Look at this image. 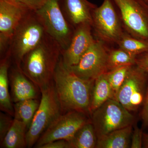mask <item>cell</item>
<instances>
[{
	"label": "cell",
	"instance_id": "6da1fadb",
	"mask_svg": "<svg viewBox=\"0 0 148 148\" xmlns=\"http://www.w3.org/2000/svg\"><path fill=\"white\" fill-rule=\"evenodd\" d=\"M94 82L78 77L65 65L61 56L56 69L53 82L63 113L76 111L90 115Z\"/></svg>",
	"mask_w": 148,
	"mask_h": 148
},
{
	"label": "cell",
	"instance_id": "7a4b0ae2",
	"mask_svg": "<svg viewBox=\"0 0 148 148\" xmlns=\"http://www.w3.org/2000/svg\"><path fill=\"white\" fill-rule=\"evenodd\" d=\"M62 52L57 42L46 34L42 41L24 56L20 69L40 89L53 82Z\"/></svg>",
	"mask_w": 148,
	"mask_h": 148
},
{
	"label": "cell",
	"instance_id": "3957f363",
	"mask_svg": "<svg viewBox=\"0 0 148 148\" xmlns=\"http://www.w3.org/2000/svg\"><path fill=\"white\" fill-rule=\"evenodd\" d=\"M46 34L35 12H28L15 29L6 53L14 65L20 68L24 56L42 41Z\"/></svg>",
	"mask_w": 148,
	"mask_h": 148
},
{
	"label": "cell",
	"instance_id": "277c9868",
	"mask_svg": "<svg viewBox=\"0 0 148 148\" xmlns=\"http://www.w3.org/2000/svg\"><path fill=\"white\" fill-rule=\"evenodd\" d=\"M41 98L31 126L27 131V147H34L43 133L63 113L53 82L40 89Z\"/></svg>",
	"mask_w": 148,
	"mask_h": 148
},
{
	"label": "cell",
	"instance_id": "5b68a950",
	"mask_svg": "<svg viewBox=\"0 0 148 148\" xmlns=\"http://www.w3.org/2000/svg\"><path fill=\"white\" fill-rule=\"evenodd\" d=\"M35 13L46 33L57 42L62 51L66 50L71 40L75 28L64 15L61 8V0H47L43 6Z\"/></svg>",
	"mask_w": 148,
	"mask_h": 148
},
{
	"label": "cell",
	"instance_id": "8992f818",
	"mask_svg": "<svg viewBox=\"0 0 148 148\" xmlns=\"http://www.w3.org/2000/svg\"><path fill=\"white\" fill-rule=\"evenodd\" d=\"M97 139L110 132L132 125L134 116L116 100L110 99L90 114Z\"/></svg>",
	"mask_w": 148,
	"mask_h": 148
},
{
	"label": "cell",
	"instance_id": "52a82bcc",
	"mask_svg": "<svg viewBox=\"0 0 148 148\" xmlns=\"http://www.w3.org/2000/svg\"><path fill=\"white\" fill-rule=\"evenodd\" d=\"M148 73L137 66L131 67L115 97L130 112L143 106L148 83Z\"/></svg>",
	"mask_w": 148,
	"mask_h": 148
},
{
	"label": "cell",
	"instance_id": "ba28073f",
	"mask_svg": "<svg viewBox=\"0 0 148 148\" xmlns=\"http://www.w3.org/2000/svg\"><path fill=\"white\" fill-rule=\"evenodd\" d=\"M88 115L76 111L61 114L40 137L34 147L40 148L55 140H70L82 126L91 121Z\"/></svg>",
	"mask_w": 148,
	"mask_h": 148
},
{
	"label": "cell",
	"instance_id": "9c48e42d",
	"mask_svg": "<svg viewBox=\"0 0 148 148\" xmlns=\"http://www.w3.org/2000/svg\"><path fill=\"white\" fill-rule=\"evenodd\" d=\"M109 51L101 40H95L75 66L69 67L78 77L85 80L94 81L108 71Z\"/></svg>",
	"mask_w": 148,
	"mask_h": 148
},
{
	"label": "cell",
	"instance_id": "30bf717a",
	"mask_svg": "<svg viewBox=\"0 0 148 148\" xmlns=\"http://www.w3.org/2000/svg\"><path fill=\"white\" fill-rule=\"evenodd\" d=\"M117 6L127 31L148 40V3L144 0H112Z\"/></svg>",
	"mask_w": 148,
	"mask_h": 148
},
{
	"label": "cell",
	"instance_id": "8fae6325",
	"mask_svg": "<svg viewBox=\"0 0 148 148\" xmlns=\"http://www.w3.org/2000/svg\"><path fill=\"white\" fill-rule=\"evenodd\" d=\"M92 25L102 41L117 43L124 34L112 0H104L92 13Z\"/></svg>",
	"mask_w": 148,
	"mask_h": 148
},
{
	"label": "cell",
	"instance_id": "7c38bea8",
	"mask_svg": "<svg viewBox=\"0 0 148 148\" xmlns=\"http://www.w3.org/2000/svg\"><path fill=\"white\" fill-rule=\"evenodd\" d=\"M30 11L8 0H0V53L5 56L16 27Z\"/></svg>",
	"mask_w": 148,
	"mask_h": 148
},
{
	"label": "cell",
	"instance_id": "4fadbf2b",
	"mask_svg": "<svg viewBox=\"0 0 148 148\" xmlns=\"http://www.w3.org/2000/svg\"><path fill=\"white\" fill-rule=\"evenodd\" d=\"M92 25L83 23L75 28L73 34L66 50L62 51L64 64L68 67L76 65L95 40L91 33Z\"/></svg>",
	"mask_w": 148,
	"mask_h": 148
},
{
	"label": "cell",
	"instance_id": "5bb4252c",
	"mask_svg": "<svg viewBox=\"0 0 148 148\" xmlns=\"http://www.w3.org/2000/svg\"><path fill=\"white\" fill-rule=\"evenodd\" d=\"M10 95L14 103L29 99H37L38 87L15 66L9 73Z\"/></svg>",
	"mask_w": 148,
	"mask_h": 148
},
{
	"label": "cell",
	"instance_id": "9a60e30c",
	"mask_svg": "<svg viewBox=\"0 0 148 148\" xmlns=\"http://www.w3.org/2000/svg\"><path fill=\"white\" fill-rule=\"evenodd\" d=\"M62 10L73 27L83 23L92 25V13L96 7L87 0H61Z\"/></svg>",
	"mask_w": 148,
	"mask_h": 148
},
{
	"label": "cell",
	"instance_id": "2e32d148",
	"mask_svg": "<svg viewBox=\"0 0 148 148\" xmlns=\"http://www.w3.org/2000/svg\"><path fill=\"white\" fill-rule=\"evenodd\" d=\"M11 59L7 53L1 58L0 63V109L1 111L10 115L14 117V105L9 90V69Z\"/></svg>",
	"mask_w": 148,
	"mask_h": 148
},
{
	"label": "cell",
	"instance_id": "e0dca14e",
	"mask_svg": "<svg viewBox=\"0 0 148 148\" xmlns=\"http://www.w3.org/2000/svg\"><path fill=\"white\" fill-rule=\"evenodd\" d=\"M132 131L130 125L110 132L97 139L95 148H129Z\"/></svg>",
	"mask_w": 148,
	"mask_h": 148
},
{
	"label": "cell",
	"instance_id": "ac0fdd59",
	"mask_svg": "<svg viewBox=\"0 0 148 148\" xmlns=\"http://www.w3.org/2000/svg\"><path fill=\"white\" fill-rule=\"evenodd\" d=\"M28 129L23 122L14 119L12 125L3 141L1 148L27 147V133Z\"/></svg>",
	"mask_w": 148,
	"mask_h": 148
},
{
	"label": "cell",
	"instance_id": "d6986e66",
	"mask_svg": "<svg viewBox=\"0 0 148 148\" xmlns=\"http://www.w3.org/2000/svg\"><path fill=\"white\" fill-rule=\"evenodd\" d=\"M110 99H114L113 95L105 73L94 81L90 101V115Z\"/></svg>",
	"mask_w": 148,
	"mask_h": 148
},
{
	"label": "cell",
	"instance_id": "ffe728a7",
	"mask_svg": "<svg viewBox=\"0 0 148 148\" xmlns=\"http://www.w3.org/2000/svg\"><path fill=\"white\" fill-rule=\"evenodd\" d=\"M69 148L96 147L97 138L90 121L82 126L70 140H67Z\"/></svg>",
	"mask_w": 148,
	"mask_h": 148
},
{
	"label": "cell",
	"instance_id": "44dd1931",
	"mask_svg": "<svg viewBox=\"0 0 148 148\" xmlns=\"http://www.w3.org/2000/svg\"><path fill=\"white\" fill-rule=\"evenodd\" d=\"M40 103L37 99H27L14 103V118L24 122L29 130Z\"/></svg>",
	"mask_w": 148,
	"mask_h": 148
},
{
	"label": "cell",
	"instance_id": "7402d4cb",
	"mask_svg": "<svg viewBox=\"0 0 148 148\" xmlns=\"http://www.w3.org/2000/svg\"><path fill=\"white\" fill-rule=\"evenodd\" d=\"M117 44L119 48L134 56L148 52V40L131 37L125 34Z\"/></svg>",
	"mask_w": 148,
	"mask_h": 148
},
{
	"label": "cell",
	"instance_id": "603a6c76",
	"mask_svg": "<svg viewBox=\"0 0 148 148\" xmlns=\"http://www.w3.org/2000/svg\"><path fill=\"white\" fill-rule=\"evenodd\" d=\"M136 57L137 56L131 55L120 48L109 51L108 71L121 66H134L136 64Z\"/></svg>",
	"mask_w": 148,
	"mask_h": 148
},
{
	"label": "cell",
	"instance_id": "cb8c5ba5",
	"mask_svg": "<svg viewBox=\"0 0 148 148\" xmlns=\"http://www.w3.org/2000/svg\"><path fill=\"white\" fill-rule=\"evenodd\" d=\"M133 66H125L119 67L106 73V75L112 89L114 99L120 88L122 85L127 74Z\"/></svg>",
	"mask_w": 148,
	"mask_h": 148
},
{
	"label": "cell",
	"instance_id": "d4e9b609",
	"mask_svg": "<svg viewBox=\"0 0 148 148\" xmlns=\"http://www.w3.org/2000/svg\"><path fill=\"white\" fill-rule=\"evenodd\" d=\"M27 10L35 12L43 6L47 0H8Z\"/></svg>",
	"mask_w": 148,
	"mask_h": 148
},
{
	"label": "cell",
	"instance_id": "484cf974",
	"mask_svg": "<svg viewBox=\"0 0 148 148\" xmlns=\"http://www.w3.org/2000/svg\"><path fill=\"white\" fill-rule=\"evenodd\" d=\"M14 118L7 113L0 112V143L3 141L13 123Z\"/></svg>",
	"mask_w": 148,
	"mask_h": 148
},
{
	"label": "cell",
	"instance_id": "4316f807",
	"mask_svg": "<svg viewBox=\"0 0 148 148\" xmlns=\"http://www.w3.org/2000/svg\"><path fill=\"white\" fill-rule=\"evenodd\" d=\"M143 134L142 130L138 126H135L131 135L130 148H142L143 144Z\"/></svg>",
	"mask_w": 148,
	"mask_h": 148
},
{
	"label": "cell",
	"instance_id": "83f0119b",
	"mask_svg": "<svg viewBox=\"0 0 148 148\" xmlns=\"http://www.w3.org/2000/svg\"><path fill=\"white\" fill-rule=\"evenodd\" d=\"M135 65L148 73V52L141 54L138 58L136 57Z\"/></svg>",
	"mask_w": 148,
	"mask_h": 148
},
{
	"label": "cell",
	"instance_id": "f1b7e54d",
	"mask_svg": "<svg viewBox=\"0 0 148 148\" xmlns=\"http://www.w3.org/2000/svg\"><path fill=\"white\" fill-rule=\"evenodd\" d=\"M40 148H69V145L67 140H57L46 144Z\"/></svg>",
	"mask_w": 148,
	"mask_h": 148
},
{
	"label": "cell",
	"instance_id": "f546056e",
	"mask_svg": "<svg viewBox=\"0 0 148 148\" xmlns=\"http://www.w3.org/2000/svg\"><path fill=\"white\" fill-rule=\"evenodd\" d=\"M141 117L144 124L148 127V83L145 98L143 103V109L141 112Z\"/></svg>",
	"mask_w": 148,
	"mask_h": 148
},
{
	"label": "cell",
	"instance_id": "4dcf8cb0",
	"mask_svg": "<svg viewBox=\"0 0 148 148\" xmlns=\"http://www.w3.org/2000/svg\"><path fill=\"white\" fill-rule=\"evenodd\" d=\"M143 142L145 147L148 148V134H143Z\"/></svg>",
	"mask_w": 148,
	"mask_h": 148
},
{
	"label": "cell",
	"instance_id": "1f68e13d",
	"mask_svg": "<svg viewBox=\"0 0 148 148\" xmlns=\"http://www.w3.org/2000/svg\"><path fill=\"white\" fill-rule=\"evenodd\" d=\"M144 1L148 3V0H144Z\"/></svg>",
	"mask_w": 148,
	"mask_h": 148
}]
</instances>
